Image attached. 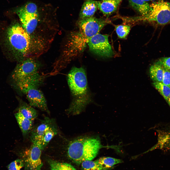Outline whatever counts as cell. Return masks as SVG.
Segmentation results:
<instances>
[{
  "instance_id": "cell-1",
  "label": "cell",
  "mask_w": 170,
  "mask_h": 170,
  "mask_svg": "<svg viewBox=\"0 0 170 170\" xmlns=\"http://www.w3.org/2000/svg\"><path fill=\"white\" fill-rule=\"evenodd\" d=\"M108 23L106 19L102 18L92 17L79 19L77 22L78 29L69 34L56 60L57 63L64 66L69 61L81 55L90 38L98 33Z\"/></svg>"
},
{
  "instance_id": "cell-2",
  "label": "cell",
  "mask_w": 170,
  "mask_h": 170,
  "mask_svg": "<svg viewBox=\"0 0 170 170\" xmlns=\"http://www.w3.org/2000/svg\"><path fill=\"white\" fill-rule=\"evenodd\" d=\"M68 142L66 147L68 157L77 165L85 161L93 160L102 148L115 149L116 147L115 145L104 146L99 138L95 136H81L71 139Z\"/></svg>"
},
{
  "instance_id": "cell-3",
  "label": "cell",
  "mask_w": 170,
  "mask_h": 170,
  "mask_svg": "<svg viewBox=\"0 0 170 170\" xmlns=\"http://www.w3.org/2000/svg\"><path fill=\"white\" fill-rule=\"evenodd\" d=\"M8 36L19 62L28 58H38L47 51L31 38L21 24L12 26L8 30Z\"/></svg>"
},
{
  "instance_id": "cell-4",
  "label": "cell",
  "mask_w": 170,
  "mask_h": 170,
  "mask_svg": "<svg viewBox=\"0 0 170 170\" xmlns=\"http://www.w3.org/2000/svg\"><path fill=\"white\" fill-rule=\"evenodd\" d=\"M68 84L73 100L67 110L68 114L77 115L81 113L90 102L85 70L74 67L67 76Z\"/></svg>"
},
{
  "instance_id": "cell-5",
  "label": "cell",
  "mask_w": 170,
  "mask_h": 170,
  "mask_svg": "<svg viewBox=\"0 0 170 170\" xmlns=\"http://www.w3.org/2000/svg\"><path fill=\"white\" fill-rule=\"evenodd\" d=\"M150 7L146 15L129 18V22L154 21L162 25L170 23V2L159 0L150 4Z\"/></svg>"
},
{
  "instance_id": "cell-6",
  "label": "cell",
  "mask_w": 170,
  "mask_h": 170,
  "mask_svg": "<svg viewBox=\"0 0 170 170\" xmlns=\"http://www.w3.org/2000/svg\"><path fill=\"white\" fill-rule=\"evenodd\" d=\"M58 130L55 120L45 117L31 131V141L43 150Z\"/></svg>"
},
{
  "instance_id": "cell-7",
  "label": "cell",
  "mask_w": 170,
  "mask_h": 170,
  "mask_svg": "<svg viewBox=\"0 0 170 170\" xmlns=\"http://www.w3.org/2000/svg\"><path fill=\"white\" fill-rule=\"evenodd\" d=\"M15 11L19 17L21 24L25 29L38 27L44 20L39 14L37 5L33 3H28L17 8Z\"/></svg>"
},
{
  "instance_id": "cell-8",
  "label": "cell",
  "mask_w": 170,
  "mask_h": 170,
  "mask_svg": "<svg viewBox=\"0 0 170 170\" xmlns=\"http://www.w3.org/2000/svg\"><path fill=\"white\" fill-rule=\"evenodd\" d=\"M38 58H28L19 62L12 75L16 83L29 79L39 72L42 64Z\"/></svg>"
},
{
  "instance_id": "cell-9",
  "label": "cell",
  "mask_w": 170,
  "mask_h": 170,
  "mask_svg": "<svg viewBox=\"0 0 170 170\" xmlns=\"http://www.w3.org/2000/svg\"><path fill=\"white\" fill-rule=\"evenodd\" d=\"M39 86L36 84H29L21 86L18 89L26 95L30 106L49 114L46 99L42 92L38 89Z\"/></svg>"
},
{
  "instance_id": "cell-10",
  "label": "cell",
  "mask_w": 170,
  "mask_h": 170,
  "mask_svg": "<svg viewBox=\"0 0 170 170\" xmlns=\"http://www.w3.org/2000/svg\"><path fill=\"white\" fill-rule=\"evenodd\" d=\"M88 45L91 52L100 57L108 58L114 55L107 35L96 34L90 38Z\"/></svg>"
},
{
  "instance_id": "cell-11",
  "label": "cell",
  "mask_w": 170,
  "mask_h": 170,
  "mask_svg": "<svg viewBox=\"0 0 170 170\" xmlns=\"http://www.w3.org/2000/svg\"><path fill=\"white\" fill-rule=\"evenodd\" d=\"M42 150L33 143L26 150L23 155L25 170H42L41 155Z\"/></svg>"
},
{
  "instance_id": "cell-12",
  "label": "cell",
  "mask_w": 170,
  "mask_h": 170,
  "mask_svg": "<svg viewBox=\"0 0 170 170\" xmlns=\"http://www.w3.org/2000/svg\"><path fill=\"white\" fill-rule=\"evenodd\" d=\"M157 131L158 133L157 142L149 150L156 149L170 150V124H166Z\"/></svg>"
},
{
  "instance_id": "cell-13",
  "label": "cell",
  "mask_w": 170,
  "mask_h": 170,
  "mask_svg": "<svg viewBox=\"0 0 170 170\" xmlns=\"http://www.w3.org/2000/svg\"><path fill=\"white\" fill-rule=\"evenodd\" d=\"M123 0H102L97 1L98 8L105 16L111 14L117 9Z\"/></svg>"
},
{
  "instance_id": "cell-14",
  "label": "cell",
  "mask_w": 170,
  "mask_h": 170,
  "mask_svg": "<svg viewBox=\"0 0 170 170\" xmlns=\"http://www.w3.org/2000/svg\"><path fill=\"white\" fill-rule=\"evenodd\" d=\"M98 8L97 1L93 0H85L80 12L79 19L93 17Z\"/></svg>"
},
{
  "instance_id": "cell-15",
  "label": "cell",
  "mask_w": 170,
  "mask_h": 170,
  "mask_svg": "<svg viewBox=\"0 0 170 170\" xmlns=\"http://www.w3.org/2000/svg\"><path fill=\"white\" fill-rule=\"evenodd\" d=\"M17 112L25 117L33 121L38 116L36 110L29 104L22 101L20 102Z\"/></svg>"
},
{
  "instance_id": "cell-16",
  "label": "cell",
  "mask_w": 170,
  "mask_h": 170,
  "mask_svg": "<svg viewBox=\"0 0 170 170\" xmlns=\"http://www.w3.org/2000/svg\"><path fill=\"white\" fill-rule=\"evenodd\" d=\"M15 115L23 135H26L32 129L33 121L25 117L18 112Z\"/></svg>"
},
{
  "instance_id": "cell-17",
  "label": "cell",
  "mask_w": 170,
  "mask_h": 170,
  "mask_svg": "<svg viewBox=\"0 0 170 170\" xmlns=\"http://www.w3.org/2000/svg\"><path fill=\"white\" fill-rule=\"evenodd\" d=\"M164 68L158 61L150 67L149 70L150 77L153 82H162Z\"/></svg>"
},
{
  "instance_id": "cell-18",
  "label": "cell",
  "mask_w": 170,
  "mask_h": 170,
  "mask_svg": "<svg viewBox=\"0 0 170 170\" xmlns=\"http://www.w3.org/2000/svg\"><path fill=\"white\" fill-rule=\"evenodd\" d=\"M130 5L141 16L146 15L150 8V4L144 0H128Z\"/></svg>"
},
{
  "instance_id": "cell-19",
  "label": "cell",
  "mask_w": 170,
  "mask_h": 170,
  "mask_svg": "<svg viewBox=\"0 0 170 170\" xmlns=\"http://www.w3.org/2000/svg\"><path fill=\"white\" fill-rule=\"evenodd\" d=\"M97 162L107 170H110L117 164L122 163L121 159L109 157H103L96 160Z\"/></svg>"
},
{
  "instance_id": "cell-20",
  "label": "cell",
  "mask_w": 170,
  "mask_h": 170,
  "mask_svg": "<svg viewBox=\"0 0 170 170\" xmlns=\"http://www.w3.org/2000/svg\"><path fill=\"white\" fill-rule=\"evenodd\" d=\"M48 162L51 170H76L72 166L68 163L51 159L48 160Z\"/></svg>"
},
{
  "instance_id": "cell-21",
  "label": "cell",
  "mask_w": 170,
  "mask_h": 170,
  "mask_svg": "<svg viewBox=\"0 0 170 170\" xmlns=\"http://www.w3.org/2000/svg\"><path fill=\"white\" fill-rule=\"evenodd\" d=\"M153 84L167 102L170 94V88L162 82H153Z\"/></svg>"
},
{
  "instance_id": "cell-22",
  "label": "cell",
  "mask_w": 170,
  "mask_h": 170,
  "mask_svg": "<svg viewBox=\"0 0 170 170\" xmlns=\"http://www.w3.org/2000/svg\"><path fill=\"white\" fill-rule=\"evenodd\" d=\"M81 170H107L96 161H85L81 163Z\"/></svg>"
},
{
  "instance_id": "cell-23",
  "label": "cell",
  "mask_w": 170,
  "mask_h": 170,
  "mask_svg": "<svg viewBox=\"0 0 170 170\" xmlns=\"http://www.w3.org/2000/svg\"><path fill=\"white\" fill-rule=\"evenodd\" d=\"M115 31L118 37L120 38H126L129 34L131 29L128 25H120L115 26Z\"/></svg>"
},
{
  "instance_id": "cell-24",
  "label": "cell",
  "mask_w": 170,
  "mask_h": 170,
  "mask_svg": "<svg viewBox=\"0 0 170 170\" xmlns=\"http://www.w3.org/2000/svg\"><path fill=\"white\" fill-rule=\"evenodd\" d=\"M24 165L23 160L17 159L11 163L8 166V170H20Z\"/></svg>"
},
{
  "instance_id": "cell-25",
  "label": "cell",
  "mask_w": 170,
  "mask_h": 170,
  "mask_svg": "<svg viewBox=\"0 0 170 170\" xmlns=\"http://www.w3.org/2000/svg\"><path fill=\"white\" fill-rule=\"evenodd\" d=\"M162 82L170 88V70L164 68Z\"/></svg>"
},
{
  "instance_id": "cell-26",
  "label": "cell",
  "mask_w": 170,
  "mask_h": 170,
  "mask_svg": "<svg viewBox=\"0 0 170 170\" xmlns=\"http://www.w3.org/2000/svg\"><path fill=\"white\" fill-rule=\"evenodd\" d=\"M158 61L164 68L170 70V57L162 58Z\"/></svg>"
},
{
  "instance_id": "cell-27",
  "label": "cell",
  "mask_w": 170,
  "mask_h": 170,
  "mask_svg": "<svg viewBox=\"0 0 170 170\" xmlns=\"http://www.w3.org/2000/svg\"><path fill=\"white\" fill-rule=\"evenodd\" d=\"M167 102H168V104L169 105V106H170V94L169 96L168 99V100L167 101Z\"/></svg>"
},
{
  "instance_id": "cell-28",
  "label": "cell",
  "mask_w": 170,
  "mask_h": 170,
  "mask_svg": "<svg viewBox=\"0 0 170 170\" xmlns=\"http://www.w3.org/2000/svg\"><path fill=\"white\" fill-rule=\"evenodd\" d=\"M144 0L145 1L147 2V1H152V0Z\"/></svg>"
}]
</instances>
